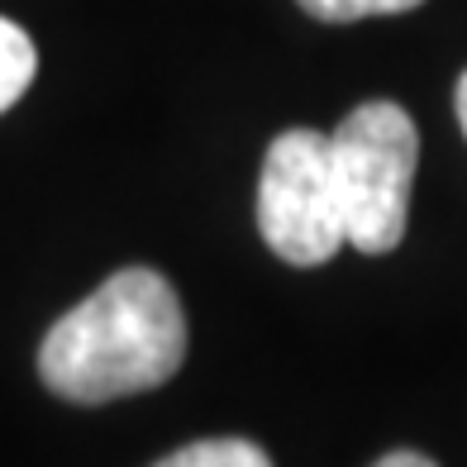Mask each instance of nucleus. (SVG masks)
<instances>
[{
  "mask_svg": "<svg viewBox=\"0 0 467 467\" xmlns=\"http://www.w3.org/2000/svg\"><path fill=\"white\" fill-rule=\"evenodd\" d=\"M186 363V315L172 282L124 267L72 306L38 348L44 387L72 406H105L153 391Z\"/></svg>",
  "mask_w": 467,
  "mask_h": 467,
  "instance_id": "obj_1",
  "label": "nucleus"
},
{
  "mask_svg": "<svg viewBox=\"0 0 467 467\" xmlns=\"http://www.w3.org/2000/svg\"><path fill=\"white\" fill-rule=\"evenodd\" d=\"M344 234L358 253H391L406 239L410 186L420 167V130L396 100H368L329 134Z\"/></svg>",
  "mask_w": 467,
  "mask_h": 467,
  "instance_id": "obj_2",
  "label": "nucleus"
},
{
  "mask_svg": "<svg viewBox=\"0 0 467 467\" xmlns=\"http://www.w3.org/2000/svg\"><path fill=\"white\" fill-rule=\"evenodd\" d=\"M258 229L291 267H320L348 244L329 134L286 130L272 139L258 182Z\"/></svg>",
  "mask_w": 467,
  "mask_h": 467,
  "instance_id": "obj_3",
  "label": "nucleus"
},
{
  "mask_svg": "<svg viewBox=\"0 0 467 467\" xmlns=\"http://www.w3.org/2000/svg\"><path fill=\"white\" fill-rule=\"evenodd\" d=\"M34 72H38L34 38L19 25H10V19H0V115H5L10 105L29 91Z\"/></svg>",
  "mask_w": 467,
  "mask_h": 467,
  "instance_id": "obj_4",
  "label": "nucleus"
},
{
  "mask_svg": "<svg viewBox=\"0 0 467 467\" xmlns=\"http://www.w3.org/2000/svg\"><path fill=\"white\" fill-rule=\"evenodd\" d=\"M153 467H272V458L253 439H201L186 449L167 453Z\"/></svg>",
  "mask_w": 467,
  "mask_h": 467,
  "instance_id": "obj_5",
  "label": "nucleus"
},
{
  "mask_svg": "<svg viewBox=\"0 0 467 467\" xmlns=\"http://www.w3.org/2000/svg\"><path fill=\"white\" fill-rule=\"evenodd\" d=\"M296 5L320 25H353V19H372V15H406L424 0H296Z\"/></svg>",
  "mask_w": 467,
  "mask_h": 467,
  "instance_id": "obj_6",
  "label": "nucleus"
},
{
  "mask_svg": "<svg viewBox=\"0 0 467 467\" xmlns=\"http://www.w3.org/2000/svg\"><path fill=\"white\" fill-rule=\"evenodd\" d=\"M372 467H439L434 458H424V453H410V449H396L387 458H377Z\"/></svg>",
  "mask_w": 467,
  "mask_h": 467,
  "instance_id": "obj_7",
  "label": "nucleus"
},
{
  "mask_svg": "<svg viewBox=\"0 0 467 467\" xmlns=\"http://www.w3.org/2000/svg\"><path fill=\"white\" fill-rule=\"evenodd\" d=\"M453 105H458V124H462V134H467V72L458 77V96H453Z\"/></svg>",
  "mask_w": 467,
  "mask_h": 467,
  "instance_id": "obj_8",
  "label": "nucleus"
}]
</instances>
